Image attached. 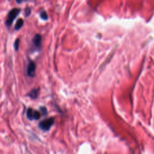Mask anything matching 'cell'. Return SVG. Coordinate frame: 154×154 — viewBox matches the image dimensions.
Wrapping results in <instances>:
<instances>
[{
	"label": "cell",
	"instance_id": "obj_2",
	"mask_svg": "<svg viewBox=\"0 0 154 154\" xmlns=\"http://www.w3.org/2000/svg\"><path fill=\"white\" fill-rule=\"evenodd\" d=\"M54 123V119L50 117L44 120L39 124V126L41 130L44 131H48Z\"/></svg>",
	"mask_w": 154,
	"mask_h": 154
},
{
	"label": "cell",
	"instance_id": "obj_4",
	"mask_svg": "<svg viewBox=\"0 0 154 154\" xmlns=\"http://www.w3.org/2000/svg\"><path fill=\"white\" fill-rule=\"evenodd\" d=\"M33 42L34 45L35 46L36 48H40L42 44V36L39 34H37L35 36L33 40Z\"/></svg>",
	"mask_w": 154,
	"mask_h": 154
},
{
	"label": "cell",
	"instance_id": "obj_9",
	"mask_svg": "<svg viewBox=\"0 0 154 154\" xmlns=\"http://www.w3.org/2000/svg\"><path fill=\"white\" fill-rule=\"evenodd\" d=\"M40 17H41V18L44 20H47L48 18L47 13L45 11H42L40 13Z\"/></svg>",
	"mask_w": 154,
	"mask_h": 154
},
{
	"label": "cell",
	"instance_id": "obj_7",
	"mask_svg": "<svg viewBox=\"0 0 154 154\" xmlns=\"http://www.w3.org/2000/svg\"><path fill=\"white\" fill-rule=\"evenodd\" d=\"M33 112L34 110L32 108H28L27 111V117L29 120H33Z\"/></svg>",
	"mask_w": 154,
	"mask_h": 154
},
{
	"label": "cell",
	"instance_id": "obj_3",
	"mask_svg": "<svg viewBox=\"0 0 154 154\" xmlns=\"http://www.w3.org/2000/svg\"><path fill=\"white\" fill-rule=\"evenodd\" d=\"M36 74V64L30 61L27 66V75L30 77H34Z\"/></svg>",
	"mask_w": 154,
	"mask_h": 154
},
{
	"label": "cell",
	"instance_id": "obj_1",
	"mask_svg": "<svg viewBox=\"0 0 154 154\" xmlns=\"http://www.w3.org/2000/svg\"><path fill=\"white\" fill-rule=\"evenodd\" d=\"M20 12H21V10L19 9V8H13L12 10H11L9 12V13H8L7 18L6 21V24L7 27L11 26V25L13 23V21L15 19L17 16L19 15Z\"/></svg>",
	"mask_w": 154,
	"mask_h": 154
},
{
	"label": "cell",
	"instance_id": "obj_6",
	"mask_svg": "<svg viewBox=\"0 0 154 154\" xmlns=\"http://www.w3.org/2000/svg\"><path fill=\"white\" fill-rule=\"evenodd\" d=\"M23 24H24L23 19H21V18H19L18 21H17V22L16 23V25H15V30H19L22 27Z\"/></svg>",
	"mask_w": 154,
	"mask_h": 154
},
{
	"label": "cell",
	"instance_id": "obj_11",
	"mask_svg": "<svg viewBox=\"0 0 154 154\" xmlns=\"http://www.w3.org/2000/svg\"><path fill=\"white\" fill-rule=\"evenodd\" d=\"M40 113L42 116H46L47 114V110L46 108L44 107H42L40 108Z\"/></svg>",
	"mask_w": 154,
	"mask_h": 154
},
{
	"label": "cell",
	"instance_id": "obj_10",
	"mask_svg": "<svg viewBox=\"0 0 154 154\" xmlns=\"http://www.w3.org/2000/svg\"><path fill=\"white\" fill-rule=\"evenodd\" d=\"M19 39H17L15 42V44H14V47L16 51H18L19 49Z\"/></svg>",
	"mask_w": 154,
	"mask_h": 154
},
{
	"label": "cell",
	"instance_id": "obj_5",
	"mask_svg": "<svg viewBox=\"0 0 154 154\" xmlns=\"http://www.w3.org/2000/svg\"><path fill=\"white\" fill-rule=\"evenodd\" d=\"M39 93V89H34L28 93V96H29L33 99H35L37 98Z\"/></svg>",
	"mask_w": 154,
	"mask_h": 154
},
{
	"label": "cell",
	"instance_id": "obj_8",
	"mask_svg": "<svg viewBox=\"0 0 154 154\" xmlns=\"http://www.w3.org/2000/svg\"><path fill=\"white\" fill-rule=\"evenodd\" d=\"M42 116L40 112H38V111L34 110L33 112V120H38L40 118V116Z\"/></svg>",
	"mask_w": 154,
	"mask_h": 154
},
{
	"label": "cell",
	"instance_id": "obj_12",
	"mask_svg": "<svg viewBox=\"0 0 154 154\" xmlns=\"http://www.w3.org/2000/svg\"><path fill=\"white\" fill-rule=\"evenodd\" d=\"M31 8H30L27 7V8H25V16H29L31 14Z\"/></svg>",
	"mask_w": 154,
	"mask_h": 154
}]
</instances>
